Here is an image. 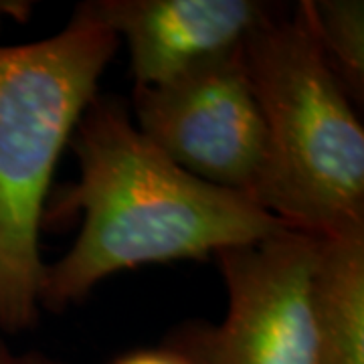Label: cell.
Listing matches in <instances>:
<instances>
[{"instance_id": "obj_3", "label": "cell", "mask_w": 364, "mask_h": 364, "mask_svg": "<svg viewBox=\"0 0 364 364\" xmlns=\"http://www.w3.org/2000/svg\"><path fill=\"white\" fill-rule=\"evenodd\" d=\"M243 59L265 126L255 203L316 239L364 235V128L298 4L267 18Z\"/></svg>"}, {"instance_id": "obj_1", "label": "cell", "mask_w": 364, "mask_h": 364, "mask_svg": "<svg viewBox=\"0 0 364 364\" xmlns=\"http://www.w3.org/2000/svg\"><path fill=\"white\" fill-rule=\"evenodd\" d=\"M69 146L79 178L53 203L49 217L81 215V229L65 255L45 265L41 310L63 312L81 304L114 273L208 259L289 229L247 196L174 164L117 95L93 97Z\"/></svg>"}, {"instance_id": "obj_9", "label": "cell", "mask_w": 364, "mask_h": 364, "mask_svg": "<svg viewBox=\"0 0 364 364\" xmlns=\"http://www.w3.org/2000/svg\"><path fill=\"white\" fill-rule=\"evenodd\" d=\"M112 364H198V360L168 334L160 346L124 352Z\"/></svg>"}, {"instance_id": "obj_7", "label": "cell", "mask_w": 364, "mask_h": 364, "mask_svg": "<svg viewBox=\"0 0 364 364\" xmlns=\"http://www.w3.org/2000/svg\"><path fill=\"white\" fill-rule=\"evenodd\" d=\"M314 306L316 364H364V235L320 239Z\"/></svg>"}, {"instance_id": "obj_6", "label": "cell", "mask_w": 364, "mask_h": 364, "mask_svg": "<svg viewBox=\"0 0 364 364\" xmlns=\"http://www.w3.org/2000/svg\"><path fill=\"white\" fill-rule=\"evenodd\" d=\"M126 43L134 87H152L243 49L279 11L263 0H90Z\"/></svg>"}, {"instance_id": "obj_11", "label": "cell", "mask_w": 364, "mask_h": 364, "mask_svg": "<svg viewBox=\"0 0 364 364\" xmlns=\"http://www.w3.org/2000/svg\"><path fill=\"white\" fill-rule=\"evenodd\" d=\"M33 13V2L28 0H0V31L4 23H25Z\"/></svg>"}, {"instance_id": "obj_2", "label": "cell", "mask_w": 364, "mask_h": 364, "mask_svg": "<svg viewBox=\"0 0 364 364\" xmlns=\"http://www.w3.org/2000/svg\"><path fill=\"white\" fill-rule=\"evenodd\" d=\"M117 35L81 2L51 37L0 45V334L39 324L45 261L39 237L59 156L104 71Z\"/></svg>"}, {"instance_id": "obj_8", "label": "cell", "mask_w": 364, "mask_h": 364, "mask_svg": "<svg viewBox=\"0 0 364 364\" xmlns=\"http://www.w3.org/2000/svg\"><path fill=\"white\" fill-rule=\"evenodd\" d=\"M299 11L324 61L354 104L364 97V2L301 0Z\"/></svg>"}, {"instance_id": "obj_4", "label": "cell", "mask_w": 364, "mask_h": 364, "mask_svg": "<svg viewBox=\"0 0 364 364\" xmlns=\"http://www.w3.org/2000/svg\"><path fill=\"white\" fill-rule=\"evenodd\" d=\"M320 239L284 229L219 251L227 310L219 324L186 322L170 336L198 364H316L314 272Z\"/></svg>"}, {"instance_id": "obj_10", "label": "cell", "mask_w": 364, "mask_h": 364, "mask_svg": "<svg viewBox=\"0 0 364 364\" xmlns=\"http://www.w3.org/2000/svg\"><path fill=\"white\" fill-rule=\"evenodd\" d=\"M0 364H65L57 358H53L49 354L39 350H28V352H14L6 336L0 334Z\"/></svg>"}, {"instance_id": "obj_5", "label": "cell", "mask_w": 364, "mask_h": 364, "mask_svg": "<svg viewBox=\"0 0 364 364\" xmlns=\"http://www.w3.org/2000/svg\"><path fill=\"white\" fill-rule=\"evenodd\" d=\"M130 112L174 164L255 203L265 170V126L243 49L166 83L134 87Z\"/></svg>"}]
</instances>
